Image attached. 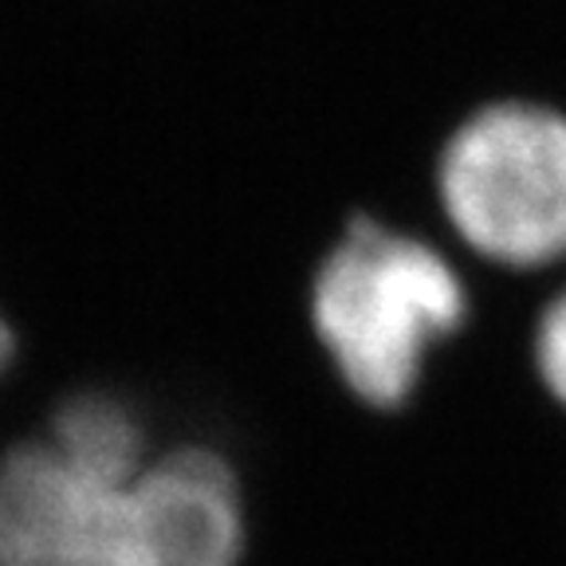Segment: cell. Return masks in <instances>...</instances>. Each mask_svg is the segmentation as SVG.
Masks as SVG:
<instances>
[{"instance_id": "6da1fadb", "label": "cell", "mask_w": 566, "mask_h": 566, "mask_svg": "<svg viewBox=\"0 0 566 566\" xmlns=\"http://www.w3.org/2000/svg\"><path fill=\"white\" fill-rule=\"evenodd\" d=\"M472 268L441 232L358 212L311 283V323L354 398L401 413L472 323Z\"/></svg>"}, {"instance_id": "7a4b0ae2", "label": "cell", "mask_w": 566, "mask_h": 566, "mask_svg": "<svg viewBox=\"0 0 566 566\" xmlns=\"http://www.w3.org/2000/svg\"><path fill=\"white\" fill-rule=\"evenodd\" d=\"M433 209L469 264L566 272V106L495 95L452 123L433 158Z\"/></svg>"}, {"instance_id": "3957f363", "label": "cell", "mask_w": 566, "mask_h": 566, "mask_svg": "<svg viewBox=\"0 0 566 566\" xmlns=\"http://www.w3.org/2000/svg\"><path fill=\"white\" fill-rule=\"evenodd\" d=\"M126 488L55 441L0 460V566H123Z\"/></svg>"}, {"instance_id": "277c9868", "label": "cell", "mask_w": 566, "mask_h": 566, "mask_svg": "<svg viewBox=\"0 0 566 566\" xmlns=\"http://www.w3.org/2000/svg\"><path fill=\"white\" fill-rule=\"evenodd\" d=\"M244 504L229 460L177 449L130 480L123 500V566H237Z\"/></svg>"}, {"instance_id": "5b68a950", "label": "cell", "mask_w": 566, "mask_h": 566, "mask_svg": "<svg viewBox=\"0 0 566 566\" xmlns=\"http://www.w3.org/2000/svg\"><path fill=\"white\" fill-rule=\"evenodd\" d=\"M48 441H55L83 469L130 484L142 472V424L134 409L106 394H83L60 406Z\"/></svg>"}, {"instance_id": "8992f818", "label": "cell", "mask_w": 566, "mask_h": 566, "mask_svg": "<svg viewBox=\"0 0 566 566\" xmlns=\"http://www.w3.org/2000/svg\"><path fill=\"white\" fill-rule=\"evenodd\" d=\"M531 366L547 398L566 413V275H555L531 327Z\"/></svg>"}, {"instance_id": "52a82bcc", "label": "cell", "mask_w": 566, "mask_h": 566, "mask_svg": "<svg viewBox=\"0 0 566 566\" xmlns=\"http://www.w3.org/2000/svg\"><path fill=\"white\" fill-rule=\"evenodd\" d=\"M9 358H12V331L4 327V318H0V370L9 366Z\"/></svg>"}]
</instances>
